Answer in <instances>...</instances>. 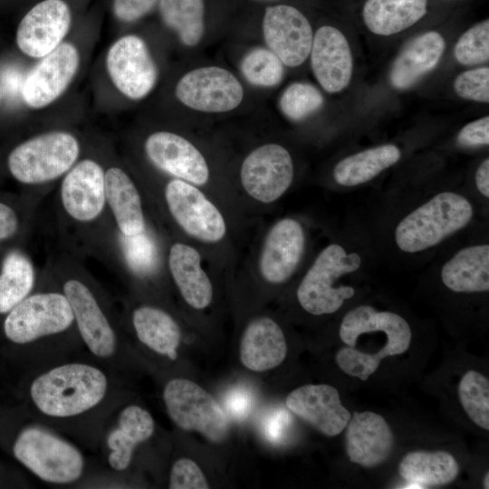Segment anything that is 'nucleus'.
<instances>
[{"label": "nucleus", "instance_id": "nucleus-31", "mask_svg": "<svg viewBox=\"0 0 489 489\" xmlns=\"http://www.w3.org/2000/svg\"><path fill=\"white\" fill-rule=\"evenodd\" d=\"M400 157V149L394 144L370 148L339 161L333 168V177L343 187L359 186L396 164Z\"/></svg>", "mask_w": 489, "mask_h": 489}, {"label": "nucleus", "instance_id": "nucleus-29", "mask_svg": "<svg viewBox=\"0 0 489 489\" xmlns=\"http://www.w3.org/2000/svg\"><path fill=\"white\" fill-rule=\"evenodd\" d=\"M154 432L151 415L137 405L126 407L120 414L118 426L108 436L109 464L122 471L129 465L137 445L149 439Z\"/></svg>", "mask_w": 489, "mask_h": 489}, {"label": "nucleus", "instance_id": "nucleus-9", "mask_svg": "<svg viewBox=\"0 0 489 489\" xmlns=\"http://www.w3.org/2000/svg\"><path fill=\"white\" fill-rule=\"evenodd\" d=\"M73 321L64 293L41 292L27 296L9 312L4 331L12 342L24 344L64 331Z\"/></svg>", "mask_w": 489, "mask_h": 489}, {"label": "nucleus", "instance_id": "nucleus-47", "mask_svg": "<svg viewBox=\"0 0 489 489\" xmlns=\"http://www.w3.org/2000/svg\"><path fill=\"white\" fill-rule=\"evenodd\" d=\"M285 417L282 412H275L265 421L264 433L268 440L276 442L281 438L285 425Z\"/></svg>", "mask_w": 489, "mask_h": 489}, {"label": "nucleus", "instance_id": "nucleus-33", "mask_svg": "<svg viewBox=\"0 0 489 489\" xmlns=\"http://www.w3.org/2000/svg\"><path fill=\"white\" fill-rule=\"evenodd\" d=\"M158 11L164 25L187 48H195L206 32L205 0H159Z\"/></svg>", "mask_w": 489, "mask_h": 489}, {"label": "nucleus", "instance_id": "nucleus-39", "mask_svg": "<svg viewBox=\"0 0 489 489\" xmlns=\"http://www.w3.org/2000/svg\"><path fill=\"white\" fill-rule=\"evenodd\" d=\"M381 360L377 352L366 353L349 346L340 349L336 354L339 368L360 380H367L378 369Z\"/></svg>", "mask_w": 489, "mask_h": 489}, {"label": "nucleus", "instance_id": "nucleus-34", "mask_svg": "<svg viewBox=\"0 0 489 489\" xmlns=\"http://www.w3.org/2000/svg\"><path fill=\"white\" fill-rule=\"evenodd\" d=\"M34 284V270L29 258L17 251L9 253L0 273V313L9 312L25 299Z\"/></svg>", "mask_w": 489, "mask_h": 489}, {"label": "nucleus", "instance_id": "nucleus-20", "mask_svg": "<svg viewBox=\"0 0 489 489\" xmlns=\"http://www.w3.org/2000/svg\"><path fill=\"white\" fill-rule=\"evenodd\" d=\"M311 67L320 86L329 93L345 89L351 79L353 60L345 35L332 25L314 34L310 52Z\"/></svg>", "mask_w": 489, "mask_h": 489}, {"label": "nucleus", "instance_id": "nucleus-50", "mask_svg": "<svg viewBox=\"0 0 489 489\" xmlns=\"http://www.w3.org/2000/svg\"><path fill=\"white\" fill-rule=\"evenodd\" d=\"M489 473H486L484 478V488H489Z\"/></svg>", "mask_w": 489, "mask_h": 489}, {"label": "nucleus", "instance_id": "nucleus-2", "mask_svg": "<svg viewBox=\"0 0 489 489\" xmlns=\"http://www.w3.org/2000/svg\"><path fill=\"white\" fill-rule=\"evenodd\" d=\"M473 216V205L465 196L440 192L399 221L394 232L395 243L405 253L425 251L465 228Z\"/></svg>", "mask_w": 489, "mask_h": 489}, {"label": "nucleus", "instance_id": "nucleus-18", "mask_svg": "<svg viewBox=\"0 0 489 489\" xmlns=\"http://www.w3.org/2000/svg\"><path fill=\"white\" fill-rule=\"evenodd\" d=\"M61 200L63 209L72 219L83 223L95 220L106 202L102 167L91 158L75 163L64 174Z\"/></svg>", "mask_w": 489, "mask_h": 489}, {"label": "nucleus", "instance_id": "nucleus-38", "mask_svg": "<svg viewBox=\"0 0 489 489\" xmlns=\"http://www.w3.org/2000/svg\"><path fill=\"white\" fill-rule=\"evenodd\" d=\"M454 54L463 65H475L489 59V20L466 30L455 45Z\"/></svg>", "mask_w": 489, "mask_h": 489}, {"label": "nucleus", "instance_id": "nucleus-14", "mask_svg": "<svg viewBox=\"0 0 489 489\" xmlns=\"http://www.w3.org/2000/svg\"><path fill=\"white\" fill-rule=\"evenodd\" d=\"M71 24V8L64 0H43L21 20L16 44L25 55L41 59L63 42Z\"/></svg>", "mask_w": 489, "mask_h": 489}, {"label": "nucleus", "instance_id": "nucleus-40", "mask_svg": "<svg viewBox=\"0 0 489 489\" xmlns=\"http://www.w3.org/2000/svg\"><path fill=\"white\" fill-rule=\"evenodd\" d=\"M454 88L458 96L475 101H489V68L467 70L455 80Z\"/></svg>", "mask_w": 489, "mask_h": 489}, {"label": "nucleus", "instance_id": "nucleus-43", "mask_svg": "<svg viewBox=\"0 0 489 489\" xmlns=\"http://www.w3.org/2000/svg\"><path fill=\"white\" fill-rule=\"evenodd\" d=\"M158 2L159 0H113L112 12L120 22L132 24L150 13Z\"/></svg>", "mask_w": 489, "mask_h": 489}, {"label": "nucleus", "instance_id": "nucleus-6", "mask_svg": "<svg viewBox=\"0 0 489 489\" xmlns=\"http://www.w3.org/2000/svg\"><path fill=\"white\" fill-rule=\"evenodd\" d=\"M163 399L174 424L185 431H196L212 443L228 436L230 422L225 409L203 388L187 379L167 383Z\"/></svg>", "mask_w": 489, "mask_h": 489}, {"label": "nucleus", "instance_id": "nucleus-17", "mask_svg": "<svg viewBox=\"0 0 489 489\" xmlns=\"http://www.w3.org/2000/svg\"><path fill=\"white\" fill-rule=\"evenodd\" d=\"M305 247L302 225L294 218L277 221L269 230L259 257L263 279L272 284L286 282L297 269Z\"/></svg>", "mask_w": 489, "mask_h": 489}, {"label": "nucleus", "instance_id": "nucleus-10", "mask_svg": "<svg viewBox=\"0 0 489 489\" xmlns=\"http://www.w3.org/2000/svg\"><path fill=\"white\" fill-rule=\"evenodd\" d=\"M168 208L180 228L205 243H217L226 234V225L218 208L195 185L170 180L165 188Z\"/></svg>", "mask_w": 489, "mask_h": 489}, {"label": "nucleus", "instance_id": "nucleus-22", "mask_svg": "<svg viewBox=\"0 0 489 489\" xmlns=\"http://www.w3.org/2000/svg\"><path fill=\"white\" fill-rule=\"evenodd\" d=\"M345 428V448L350 462L374 467L390 455L393 434L380 415L371 411L354 412Z\"/></svg>", "mask_w": 489, "mask_h": 489}, {"label": "nucleus", "instance_id": "nucleus-13", "mask_svg": "<svg viewBox=\"0 0 489 489\" xmlns=\"http://www.w3.org/2000/svg\"><path fill=\"white\" fill-rule=\"evenodd\" d=\"M79 66L77 47L70 42H62L41 58L24 80L21 94L24 103L36 110L52 104L68 89Z\"/></svg>", "mask_w": 489, "mask_h": 489}, {"label": "nucleus", "instance_id": "nucleus-51", "mask_svg": "<svg viewBox=\"0 0 489 489\" xmlns=\"http://www.w3.org/2000/svg\"><path fill=\"white\" fill-rule=\"evenodd\" d=\"M263 1H273V0H263Z\"/></svg>", "mask_w": 489, "mask_h": 489}, {"label": "nucleus", "instance_id": "nucleus-21", "mask_svg": "<svg viewBox=\"0 0 489 489\" xmlns=\"http://www.w3.org/2000/svg\"><path fill=\"white\" fill-rule=\"evenodd\" d=\"M80 334L89 350L100 358L110 357L116 348L114 331L91 290L81 281L63 285Z\"/></svg>", "mask_w": 489, "mask_h": 489}, {"label": "nucleus", "instance_id": "nucleus-3", "mask_svg": "<svg viewBox=\"0 0 489 489\" xmlns=\"http://www.w3.org/2000/svg\"><path fill=\"white\" fill-rule=\"evenodd\" d=\"M361 262L358 253H349L340 244L333 243L323 248L297 288L296 296L302 308L312 315L337 312L355 294L352 286L339 284V281L356 272Z\"/></svg>", "mask_w": 489, "mask_h": 489}, {"label": "nucleus", "instance_id": "nucleus-36", "mask_svg": "<svg viewBox=\"0 0 489 489\" xmlns=\"http://www.w3.org/2000/svg\"><path fill=\"white\" fill-rule=\"evenodd\" d=\"M458 394L469 418L483 429L489 430L488 379L475 370H468L459 382Z\"/></svg>", "mask_w": 489, "mask_h": 489}, {"label": "nucleus", "instance_id": "nucleus-25", "mask_svg": "<svg viewBox=\"0 0 489 489\" xmlns=\"http://www.w3.org/2000/svg\"><path fill=\"white\" fill-rule=\"evenodd\" d=\"M168 268L185 302L194 309L206 308L213 299V286L201 266L197 249L183 244H174L168 253Z\"/></svg>", "mask_w": 489, "mask_h": 489}, {"label": "nucleus", "instance_id": "nucleus-11", "mask_svg": "<svg viewBox=\"0 0 489 489\" xmlns=\"http://www.w3.org/2000/svg\"><path fill=\"white\" fill-rule=\"evenodd\" d=\"M293 177L292 156L277 143L255 148L244 158L240 168V180L245 192L264 204L280 198L290 187Z\"/></svg>", "mask_w": 489, "mask_h": 489}, {"label": "nucleus", "instance_id": "nucleus-23", "mask_svg": "<svg viewBox=\"0 0 489 489\" xmlns=\"http://www.w3.org/2000/svg\"><path fill=\"white\" fill-rule=\"evenodd\" d=\"M240 360L252 371L262 372L279 366L287 354L284 334L269 317L252 321L240 341Z\"/></svg>", "mask_w": 489, "mask_h": 489}, {"label": "nucleus", "instance_id": "nucleus-45", "mask_svg": "<svg viewBox=\"0 0 489 489\" xmlns=\"http://www.w3.org/2000/svg\"><path fill=\"white\" fill-rule=\"evenodd\" d=\"M252 405V395L249 391L244 389L232 390L225 398V413H228L236 420H244L249 415Z\"/></svg>", "mask_w": 489, "mask_h": 489}, {"label": "nucleus", "instance_id": "nucleus-41", "mask_svg": "<svg viewBox=\"0 0 489 489\" xmlns=\"http://www.w3.org/2000/svg\"><path fill=\"white\" fill-rule=\"evenodd\" d=\"M123 250L132 269L138 273L148 272L154 262V245L145 231L133 236H123Z\"/></svg>", "mask_w": 489, "mask_h": 489}, {"label": "nucleus", "instance_id": "nucleus-5", "mask_svg": "<svg viewBox=\"0 0 489 489\" xmlns=\"http://www.w3.org/2000/svg\"><path fill=\"white\" fill-rule=\"evenodd\" d=\"M13 452L28 470L48 483H72L82 475L84 467L83 457L75 446L38 427L22 431Z\"/></svg>", "mask_w": 489, "mask_h": 489}, {"label": "nucleus", "instance_id": "nucleus-48", "mask_svg": "<svg viewBox=\"0 0 489 489\" xmlns=\"http://www.w3.org/2000/svg\"><path fill=\"white\" fill-rule=\"evenodd\" d=\"M475 185L484 197H489V159L485 158L475 172Z\"/></svg>", "mask_w": 489, "mask_h": 489}, {"label": "nucleus", "instance_id": "nucleus-8", "mask_svg": "<svg viewBox=\"0 0 489 489\" xmlns=\"http://www.w3.org/2000/svg\"><path fill=\"white\" fill-rule=\"evenodd\" d=\"M106 69L114 87L130 101H141L155 89L158 67L146 41L133 34L118 38L106 54Z\"/></svg>", "mask_w": 489, "mask_h": 489}, {"label": "nucleus", "instance_id": "nucleus-28", "mask_svg": "<svg viewBox=\"0 0 489 489\" xmlns=\"http://www.w3.org/2000/svg\"><path fill=\"white\" fill-rule=\"evenodd\" d=\"M428 10V0H366L361 16L373 34L388 36L419 22Z\"/></svg>", "mask_w": 489, "mask_h": 489}, {"label": "nucleus", "instance_id": "nucleus-30", "mask_svg": "<svg viewBox=\"0 0 489 489\" xmlns=\"http://www.w3.org/2000/svg\"><path fill=\"white\" fill-rule=\"evenodd\" d=\"M132 323L137 337L144 345L170 360L177 359L181 331L168 312L152 306H141L133 312Z\"/></svg>", "mask_w": 489, "mask_h": 489}, {"label": "nucleus", "instance_id": "nucleus-32", "mask_svg": "<svg viewBox=\"0 0 489 489\" xmlns=\"http://www.w3.org/2000/svg\"><path fill=\"white\" fill-rule=\"evenodd\" d=\"M455 457L444 451H416L407 454L401 460L399 475L411 485H441L454 481L458 475Z\"/></svg>", "mask_w": 489, "mask_h": 489}, {"label": "nucleus", "instance_id": "nucleus-49", "mask_svg": "<svg viewBox=\"0 0 489 489\" xmlns=\"http://www.w3.org/2000/svg\"><path fill=\"white\" fill-rule=\"evenodd\" d=\"M19 73L14 71H7L2 76V82L9 92H16L20 88L22 90L23 82L19 80Z\"/></svg>", "mask_w": 489, "mask_h": 489}, {"label": "nucleus", "instance_id": "nucleus-16", "mask_svg": "<svg viewBox=\"0 0 489 489\" xmlns=\"http://www.w3.org/2000/svg\"><path fill=\"white\" fill-rule=\"evenodd\" d=\"M384 332L385 345L378 351L381 359L404 353L409 347L412 332L408 321L400 315L388 311H378L369 305H360L349 311L339 330L342 342L356 347L360 335Z\"/></svg>", "mask_w": 489, "mask_h": 489}, {"label": "nucleus", "instance_id": "nucleus-44", "mask_svg": "<svg viewBox=\"0 0 489 489\" xmlns=\"http://www.w3.org/2000/svg\"><path fill=\"white\" fill-rule=\"evenodd\" d=\"M457 142L464 147L488 145L489 117H483L464 126L457 135Z\"/></svg>", "mask_w": 489, "mask_h": 489}, {"label": "nucleus", "instance_id": "nucleus-37", "mask_svg": "<svg viewBox=\"0 0 489 489\" xmlns=\"http://www.w3.org/2000/svg\"><path fill=\"white\" fill-rule=\"evenodd\" d=\"M324 100L314 85L295 82L281 93L278 105L282 114L292 121H300L319 110Z\"/></svg>", "mask_w": 489, "mask_h": 489}, {"label": "nucleus", "instance_id": "nucleus-1", "mask_svg": "<svg viewBox=\"0 0 489 489\" xmlns=\"http://www.w3.org/2000/svg\"><path fill=\"white\" fill-rule=\"evenodd\" d=\"M107 388V378L101 369L88 364L69 363L38 376L31 385L30 395L44 415L68 417L97 406Z\"/></svg>", "mask_w": 489, "mask_h": 489}, {"label": "nucleus", "instance_id": "nucleus-12", "mask_svg": "<svg viewBox=\"0 0 489 489\" xmlns=\"http://www.w3.org/2000/svg\"><path fill=\"white\" fill-rule=\"evenodd\" d=\"M312 27L307 17L290 5H273L265 8L262 34L269 48L286 67L302 64L310 55Z\"/></svg>", "mask_w": 489, "mask_h": 489}, {"label": "nucleus", "instance_id": "nucleus-46", "mask_svg": "<svg viewBox=\"0 0 489 489\" xmlns=\"http://www.w3.org/2000/svg\"><path fill=\"white\" fill-rule=\"evenodd\" d=\"M18 228V219L14 211L0 202V241L13 236Z\"/></svg>", "mask_w": 489, "mask_h": 489}, {"label": "nucleus", "instance_id": "nucleus-42", "mask_svg": "<svg viewBox=\"0 0 489 489\" xmlns=\"http://www.w3.org/2000/svg\"><path fill=\"white\" fill-rule=\"evenodd\" d=\"M170 489H207L208 483L199 466L189 458L177 460L170 471Z\"/></svg>", "mask_w": 489, "mask_h": 489}, {"label": "nucleus", "instance_id": "nucleus-15", "mask_svg": "<svg viewBox=\"0 0 489 489\" xmlns=\"http://www.w3.org/2000/svg\"><path fill=\"white\" fill-rule=\"evenodd\" d=\"M148 159L159 170L195 186L205 185L210 176L201 151L185 137L168 130L149 134L144 141Z\"/></svg>", "mask_w": 489, "mask_h": 489}, {"label": "nucleus", "instance_id": "nucleus-27", "mask_svg": "<svg viewBox=\"0 0 489 489\" xmlns=\"http://www.w3.org/2000/svg\"><path fill=\"white\" fill-rule=\"evenodd\" d=\"M444 285L455 292H484L489 290V245L466 246L442 266Z\"/></svg>", "mask_w": 489, "mask_h": 489}, {"label": "nucleus", "instance_id": "nucleus-19", "mask_svg": "<svg viewBox=\"0 0 489 489\" xmlns=\"http://www.w3.org/2000/svg\"><path fill=\"white\" fill-rule=\"evenodd\" d=\"M285 404L294 415L327 436L342 432L351 417L339 391L327 384L302 386L287 396Z\"/></svg>", "mask_w": 489, "mask_h": 489}, {"label": "nucleus", "instance_id": "nucleus-35", "mask_svg": "<svg viewBox=\"0 0 489 489\" xmlns=\"http://www.w3.org/2000/svg\"><path fill=\"white\" fill-rule=\"evenodd\" d=\"M284 65L266 46L248 49L239 62V71L246 82L260 89H271L284 76Z\"/></svg>", "mask_w": 489, "mask_h": 489}, {"label": "nucleus", "instance_id": "nucleus-4", "mask_svg": "<svg viewBox=\"0 0 489 489\" xmlns=\"http://www.w3.org/2000/svg\"><path fill=\"white\" fill-rule=\"evenodd\" d=\"M80 143L72 133L53 130L34 136L8 156L12 176L28 185L43 184L64 175L77 161Z\"/></svg>", "mask_w": 489, "mask_h": 489}, {"label": "nucleus", "instance_id": "nucleus-7", "mask_svg": "<svg viewBox=\"0 0 489 489\" xmlns=\"http://www.w3.org/2000/svg\"><path fill=\"white\" fill-rule=\"evenodd\" d=\"M176 99L186 108L203 113H225L244 101V89L228 69L218 65L193 68L175 85Z\"/></svg>", "mask_w": 489, "mask_h": 489}, {"label": "nucleus", "instance_id": "nucleus-26", "mask_svg": "<svg viewBox=\"0 0 489 489\" xmlns=\"http://www.w3.org/2000/svg\"><path fill=\"white\" fill-rule=\"evenodd\" d=\"M105 197L123 236H133L145 231V218L139 190L123 169L111 167L106 170Z\"/></svg>", "mask_w": 489, "mask_h": 489}, {"label": "nucleus", "instance_id": "nucleus-24", "mask_svg": "<svg viewBox=\"0 0 489 489\" xmlns=\"http://www.w3.org/2000/svg\"><path fill=\"white\" fill-rule=\"evenodd\" d=\"M445 51V40L436 31L426 32L414 38L398 54L390 70L391 85L406 90L431 72Z\"/></svg>", "mask_w": 489, "mask_h": 489}]
</instances>
